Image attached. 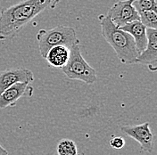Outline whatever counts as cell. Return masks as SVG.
<instances>
[{
    "label": "cell",
    "mask_w": 157,
    "mask_h": 155,
    "mask_svg": "<svg viewBox=\"0 0 157 155\" xmlns=\"http://www.w3.org/2000/svg\"><path fill=\"white\" fill-rule=\"evenodd\" d=\"M147 44L145 50L139 54L136 63L146 65L152 72L157 70V31L156 29H147Z\"/></svg>",
    "instance_id": "9c48e42d"
},
{
    "label": "cell",
    "mask_w": 157,
    "mask_h": 155,
    "mask_svg": "<svg viewBox=\"0 0 157 155\" xmlns=\"http://www.w3.org/2000/svg\"><path fill=\"white\" fill-rule=\"evenodd\" d=\"M64 75L70 79H76L88 85L94 84L97 79V72L83 58L79 45L70 48V57L66 65L62 69Z\"/></svg>",
    "instance_id": "277c9868"
},
{
    "label": "cell",
    "mask_w": 157,
    "mask_h": 155,
    "mask_svg": "<svg viewBox=\"0 0 157 155\" xmlns=\"http://www.w3.org/2000/svg\"><path fill=\"white\" fill-rule=\"evenodd\" d=\"M110 146L113 149H122L125 146V141L121 136H113L110 139Z\"/></svg>",
    "instance_id": "9a60e30c"
},
{
    "label": "cell",
    "mask_w": 157,
    "mask_h": 155,
    "mask_svg": "<svg viewBox=\"0 0 157 155\" xmlns=\"http://www.w3.org/2000/svg\"><path fill=\"white\" fill-rule=\"evenodd\" d=\"M33 95V87L29 83H17L6 88L0 94V109L13 107L22 97H30Z\"/></svg>",
    "instance_id": "ba28073f"
},
{
    "label": "cell",
    "mask_w": 157,
    "mask_h": 155,
    "mask_svg": "<svg viewBox=\"0 0 157 155\" xmlns=\"http://www.w3.org/2000/svg\"><path fill=\"white\" fill-rule=\"evenodd\" d=\"M39 44L40 55L45 58L48 52L52 47L64 46L69 48L79 45L75 29L69 26L58 25L52 29H43L39 30L36 35Z\"/></svg>",
    "instance_id": "3957f363"
},
{
    "label": "cell",
    "mask_w": 157,
    "mask_h": 155,
    "mask_svg": "<svg viewBox=\"0 0 157 155\" xmlns=\"http://www.w3.org/2000/svg\"><path fill=\"white\" fill-rule=\"evenodd\" d=\"M102 35L123 64H135L139 54L132 37L117 28L107 15H99Z\"/></svg>",
    "instance_id": "7a4b0ae2"
},
{
    "label": "cell",
    "mask_w": 157,
    "mask_h": 155,
    "mask_svg": "<svg viewBox=\"0 0 157 155\" xmlns=\"http://www.w3.org/2000/svg\"><path fill=\"white\" fill-rule=\"evenodd\" d=\"M34 81L33 72L26 68H11L0 70V94L17 83H31Z\"/></svg>",
    "instance_id": "52a82bcc"
},
{
    "label": "cell",
    "mask_w": 157,
    "mask_h": 155,
    "mask_svg": "<svg viewBox=\"0 0 157 155\" xmlns=\"http://www.w3.org/2000/svg\"><path fill=\"white\" fill-rule=\"evenodd\" d=\"M121 131L140 145L143 151L152 153L154 150V135L149 127V123L139 125H127L121 127Z\"/></svg>",
    "instance_id": "8992f818"
},
{
    "label": "cell",
    "mask_w": 157,
    "mask_h": 155,
    "mask_svg": "<svg viewBox=\"0 0 157 155\" xmlns=\"http://www.w3.org/2000/svg\"><path fill=\"white\" fill-rule=\"evenodd\" d=\"M133 6L138 13L147 10H156V0H134Z\"/></svg>",
    "instance_id": "5bb4252c"
},
{
    "label": "cell",
    "mask_w": 157,
    "mask_h": 155,
    "mask_svg": "<svg viewBox=\"0 0 157 155\" xmlns=\"http://www.w3.org/2000/svg\"><path fill=\"white\" fill-rule=\"evenodd\" d=\"M0 155H9L8 154V152L1 145H0Z\"/></svg>",
    "instance_id": "2e32d148"
},
{
    "label": "cell",
    "mask_w": 157,
    "mask_h": 155,
    "mask_svg": "<svg viewBox=\"0 0 157 155\" xmlns=\"http://www.w3.org/2000/svg\"><path fill=\"white\" fill-rule=\"evenodd\" d=\"M120 29L127 32L128 34L132 37L138 54H141L145 50L147 44V29L139 21H135L130 23H128Z\"/></svg>",
    "instance_id": "30bf717a"
},
{
    "label": "cell",
    "mask_w": 157,
    "mask_h": 155,
    "mask_svg": "<svg viewBox=\"0 0 157 155\" xmlns=\"http://www.w3.org/2000/svg\"><path fill=\"white\" fill-rule=\"evenodd\" d=\"M134 0H121L115 3L108 11V17L117 28H121L128 23L139 21L138 12L133 6Z\"/></svg>",
    "instance_id": "5b68a950"
},
{
    "label": "cell",
    "mask_w": 157,
    "mask_h": 155,
    "mask_svg": "<svg viewBox=\"0 0 157 155\" xmlns=\"http://www.w3.org/2000/svg\"><path fill=\"white\" fill-rule=\"evenodd\" d=\"M139 21L147 29H156L157 28V13L156 10H147L138 13Z\"/></svg>",
    "instance_id": "7c38bea8"
},
{
    "label": "cell",
    "mask_w": 157,
    "mask_h": 155,
    "mask_svg": "<svg viewBox=\"0 0 157 155\" xmlns=\"http://www.w3.org/2000/svg\"><path fill=\"white\" fill-rule=\"evenodd\" d=\"M70 57V48L64 46H57L49 50L45 59L49 66L63 69L68 62Z\"/></svg>",
    "instance_id": "8fae6325"
},
{
    "label": "cell",
    "mask_w": 157,
    "mask_h": 155,
    "mask_svg": "<svg viewBox=\"0 0 157 155\" xmlns=\"http://www.w3.org/2000/svg\"><path fill=\"white\" fill-rule=\"evenodd\" d=\"M58 155H78L77 146L71 139L61 140L56 147Z\"/></svg>",
    "instance_id": "4fadbf2b"
},
{
    "label": "cell",
    "mask_w": 157,
    "mask_h": 155,
    "mask_svg": "<svg viewBox=\"0 0 157 155\" xmlns=\"http://www.w3.org/2000/svg\"><path fill=\"white\" fill-rule=\"evenodd\" d=\"M60 0H22L0 13V40L13 38L22 27L47 9H54Z\"/></svg>",
    "instance_id": "6da1fadb"
}]
</instances>
